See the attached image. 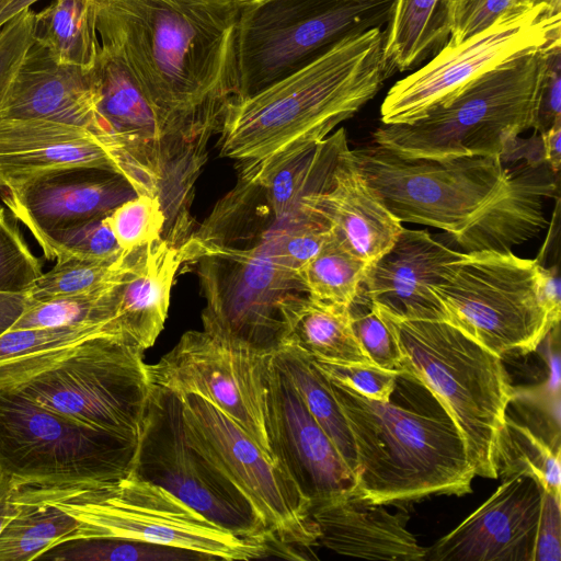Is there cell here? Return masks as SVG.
Masks as SVG:
<instances>
[{
	"label": "cell",
	"mask_w": 561,
	"mask_h": 561,
	"mask_svg": "<svg viewBox=\"0 0 561 561\" xmlns=\"http://www.w3.org/2000/svg\"><path fill=\"white\" fill-rule=\"evenodd\" d=\"M368 264L350 251L333 233L299 273L310 297L350 307L357 298Z\"/></svg>",
	"instance_id": "36"
},
{
	"label": "cell",
	"mask_w": 561,
	"mask_h": 561,
	"mask_svg": "<svg viewBox=\"0 0 561 561\" xmlns=\"http://www.w3.org/2000/svg\"><path fill=\"white\" fill-rule=\"evenodd\" d=\"M119 247L130 252L163 238L165 216L159 197L136 195L106 215Z\"/></svg>",
	"instance_id": "42"
},
{
	"label": "cell",
	"mask_w": 561,
	"mask_h": 561,
	"mask_svg": "<svg viewBox=\"0 0 561 561\" xmlns=\"http://www.w3.org/2000/svg\"><path fill=\"white\" fill-rule=\"evenodd\" d=\"M329 381L355 444L356 494L373 504L405 507L471 492L476 474L465 442L437 399L423 409L398 403L393 393L378 401Z\"/></svg>",
	"instance_id": "3"
},
{
	"label": "cell",
	"mask_w": 561,
	"mask_h": 561,
	"mask_svg": "<svg viewBox=\"0 0 561 561\" xmlns=\"http://www.w3.org/2000/svg\"><path fill=\"white\" fill-rule=\"evenodd\" d=\"M37 560L55 561H183L208 560L193 551L121 539L76 538L46 550Z\"/></svg>",
	"instance_id": "38"
},
{
	"label": "cell",
	"mask_w": 561,
	"mask_h": 561,
	"mask_svg": "<svg viewBox=\"0 0 561 561\" xmlns=\"http://www.w3.org/2000/svg\"><path fill=\"white\" fill-rule=\"evenodd\" d=\"M12 0H0V13Z\"/></svg>",
	"instance_id": "56"
},
{
	"label": "cell",
	"mask_w": 561,
	"mask_h": 561,
	"mask_svg": "<svg viewBox=\"0 0 561 561\" xmlns=\"http://www.w3.org/2000/svg\"><path fill=\"white\" fill-rule=\"evenodd\" d=\"M19 484L11 478L0 472V534L18 512V503L14 492Z\"/></svg>",
	"instance_id": "53"
},
{
	"label": "cell",
	"mask_w": 561,
	"mask_h": 561,
	"mask_svg": "<svg viewBox=\"0 0 561 561\" xmlns=\"http://www.w3.org/2000/svg\"><path fill=\"white\" fill-rule=\"evenodd\" d=\"M273 356L274 353L226 343L204 330H191L149 368L154 385L179 397L195 394L205 399L275 460L268 425Z\"/></svg>",
	"instance_id": "16"
},
{
	"label": "cell",
	"mask_w": 561,
	"mask_h": 561,
	"mask_svg": "<svg viewBox=\"0 0 561 561\" xmlns=\"http://www.w3.org/2000/svg\"><path fill=\"white\" fill-rule=\"evenodd\" d=\"M35 13L25 9L0 28V87L14 73L34 41Z\"/></svg>",
	"instance_id": "47"
},
{
	"label": "cell",
	"mask_w": 561,
	"mask_h": 561,
	"mask_svg": "<svg viewBox=\"0 0 561 561\" xmlns=\"http://www.w3.org/2000/svg\"><path fill=\"white\" fill-rule=\"evenodd\" d=\"M558 47L502 62L419 121L382 124L373 134L375 144L402 158H502L522 133L536 129L549 56Z\"/></svg>",
	"instance_id": "4"
},
{
	"label": "cell",
	"mask_w": 561,
	"mask_h": 561,
	"mask_svg": "<svg viewBox=\"0 0 561 561\" xmlns=\"http://www.w3.org/2000/svg\"><path fill=\"white\" fill-rule=\"evenodd\" d=\"M540 134L542 140V158L550 170L554 174H558L561 164V121L556 122Z\"/></svg>",
	"instance_id": "52"
},
{
	"label": "cell",
	"mask_w": 561,
	"mask_h": 561,
	"mask_svg": "<svg viewBox=\"0 0 561 561\" xmlns=\"http://www.w3.org/2000/svg\"><path fill=\"white\" fill-rule=\"evenodd\" d=\"M34 37L58 62L94 68L100 48L96 0H55L35 13Z\"/></svg>",
	"instance_id": "32"
},
{
	"label": "cell",
	"mask_w": 561,
	"mask_h": 561,
	"mask_svg": "<svg viewBox=\"0 0 561 561\" xmlns=\"http://www.w3.org/2000/svg\"><path fill=\"white\" fill-rule=\"evenodd\" d=\"M99 103L95 67L58 62L35 37L14 73L0 87V118H42L77 125L110 145Z\"/></svg>",
	"instance_id": "20"
},
{
	"label": "cell",
	"mask_w": 561,
	"mask_h": 561,
	"mask_svg": "<svg viewBox=\"0 0 561 561\" xmlns=\"http://www.w3.org/2000/svg\"><path fill=\"white\" fill-rule=\"evenodd\" d=\"M558 45L561 10L543 3L520 4L459 44L445 43L427 64L397 81L381 103V123L419 121L502 62Z\"/></svg>",
	"instance_id": "15"
},
{
	"label": "cell",
	"mask_w": 561,
	"mask_h": 561,
	"mask_svg": "<svg viewBox=\"0 0 561 561\" xmlns=\"http://www.w3.org/2000/svg\"><path fill=\"white\" fill-rule=\"evenodd\" d=\"M313 362L329 379L378 401L390 400L400 374V371L387 370L374 364H343L316 358Z\"/></svg>",
	"instance_id": "46"
},
{
	"label": "cell",
	"mask_w": 561,
	"mask_h": 561,
	"mask_svg": "<svg viewBox=\"0 0 561 561\" xmlns=\"http://www.w3.org/2000/svg\"><path fill=\"white\" fill-rule=\"evenodd\" d=\"M234 1L238 2L240 5L244 7V5H249V4L259 2L261 0H234Z\"/></svg>",
	"instance_id": "55"
},
{
	"label": "cell",
	"mask_w": 561,
	"mask_h": 561,
	"mask_svg": "<svg viewBox=\"0 0 561 561\" xmlns=\"http://www.w3.org/2000/svg\"><path fill=\"white\" fill-rule=\"evenodd\" d=\"M126 256L114 263L58 260L50 271L43 273L36 280L27 297L30 301H44L104 289L121 278Z\"/></svg>",
	"instance_id": "39"
},
{
	"label": "cell",
	"mask_w": 561,
	"mask_h": 561,
	"mask_svg": "<svg viewBox=\"0 0 561 561\" xmlns=\"http://www.w3.org/2000/svg\"><path fill=\"white\" fill-rule=\"evenodd\" d=\"M280 344L297 346L316 359L343 364H373L351 323L350 307L324 302L306 293H291L279 304Z\"/></svg>",
	"instance_id": "27"
},
{
	"label": "cell",
	"mask_w": 561,
	"mask_h": 561,
	"mask_svg": "<svg viewBox=\"0 0 561 561\" xmlns=\"http://www.w3.org/2000/svg\"><path fill=\"white\" fill-rule=\"evenodd\" d=\"M525 4L519 0H444L448 44H459L501 15Z\"/></svg>",
	"instance_id": "45"
},
{
	"label": "cell",
	"mask_w": 561,
	"mask_h": 561,
	"mask_svg": "<svg viewBox=\"0 0 561 561\" xmlns=\"http://www.w3.org/2000/svg\"><path fill=\"white\" fill-rule=\"evenodd\" d=\"M1 195L13 216L41 242L58 230L107 215L137 194L118 173L69 167L1 190Z\"/></svg>",
	"instance_id": "19"
},
{
	"label": "cell",
	"mask_w": 561,
	"mask_h": 561,
	"mask_svg": "<svg viewBox=\"0 0 561 561\" xmlns=\"http://www.w3.org/2000/svg\"><path fill=\"white\" fill-rule=\"evenodd\" d=\"M105 331L116 333L111 324L8 330L0 335V390L24 383Z\"/></svg>",
	"instance_id": "29"
},
{
	"label": "cell",
	"mask_w": 561,
	"mask_h": 561,
	"mask_svg": "<svg viewBox=\"0 0 561 561\" xmlns=\"http://www.w3.org/2000/svg\"><path fill=\"white\" fill-rule=\"evenodd\" d=\"M273 456L310 507L355 488V476L274 362L268 383Z\"/></svg>",
	"instance_id": "17"
},
{
	"label": "cell",
	"mask_w": 561,
	"mask_h": 561,
	"mask_svg": "<svg viewBox=\"0 0 561 561\" xmlns=\"http://www.w3.org/2000/svg\"><path fill=\"white\" fill-rule=\"evenodd\" d=\"M234 0H96L100 44L126 62L165 138L207 150L239 99Z\"/></svg>",
	"instance_id": "1"
},
{
	"label": "cell",
	"mask_w": 561,
	"mask_h": 561,
	"mask_svg": "<svg viewBox=\"0 0 561 561\" xmlns=\"http://www.w3.org/2000/svg\"><path fill=\"white\" fill-rule=\"evenodd\" d=\"M494 466L496 477L502 480L514 476H530L542 489L561 497L560 450L553 449L507 411L496 440Z\"/></svg>",
	"instance_id": "35"
},
{
	"label": "cell",
	"mask_w": 561,
	"mask_h": 561,
	"mask_svg": "<svg viewBox=\"0 0 561 561\" xmlns=\"http://www.w3.org/2000/svg\"><path fill=\"white\" fill-rule=\"evenodd\" d=\"M539 261L510 252H463L432 287L447 322L492 353L526 355L558 325L541 305Z\"/></svg>",
	"instance_id": "9"
},
{
	"label": "cell",
	"mask_w": 561,
	"mask_h": 561,
	"mask_svg": "<svg viewBox=\"0 0 561 561\" xmlns=\"http://www.w3.org/2000/svg\"><path fill=\"white\" fill-rule=\"evenodd\" d=\"M18 512L0 534V561L37 560L49 548L71 538L77 520L36 495L27 485L14 492Z\"/></svg>",
	"instance_id": "31"
},
{
	"label": "cell",
	"mask_w": 561,
	"mask_h": 561,
	"mask_svg": "<svg viewBox=\"0 0 561 561\" xmlns=\"http://www.w3.org/2000/svg\"><path fill=\"white\" fill-rule=\"evenodd\" d=\"M179 249L183 264L194 266L206 301L203 330L229 344L274 353L283 337L280 301L305 293L298 276L276 263L262 241Z\"/></svg>",
	"instance_id": "12"
},
{
	"label": "cell",
	"mask_w": 561,
	"mask_h": 561,
	"mask_svg": "<svg viewBox=\"0 0 561 561\" xmlns=\"http://www.w3.org/2000/svg\"><path fill=\"white\" fill-rule=\"evenodd\" d=\"M274 222L264 187L250 178L238 175L234 188L182 244L252 247L263 240Z\"/></svg>",
	"instance_id": "28"
},
{
	"label": "cell",
	"mask_w": 561,
	"mask_h": 561,
	"mask_svg": "<svg viewBox=\"0 0 561 561\" xmlns=\"http://www.w3.org/2000/svg\"><path fill=\"white\" fill-rule=\"evenodd\" d=\"M48 260L79 259L114 263L125 257L107 222L106 215L58 230L38 242Z\"/></svg>",
	"instance_id": "41"
},
{
	"label": "cell",
	"mask_w": 561,
	"mask_h": 561,
	"mask_svg": "<svg viewBox=\"0 0 561 561\" xmlns=\"http://www.w3.org/2000/svg\"><path fill=\"white\" fill-rule=\"evenodd\" d=\"M393 1L261 0L242 7L239 99L296 72L351 33L386 26Z\"/></svg>",
	"instance_id": "10"
},
{
	"label": "cell",
	"mask_w": 561,
	"mask_h": 561,
	"mask_svg": "<svg viewBox=\"0 0 561 561\" xmlns=\"http://www.w3.org/2000/svg\"><path fill=\"white\" fill-rule=\"evenodd\" d=\"M119 279L93 293L30 301L10 330L108 324L113 327Z\"/></svg>",
	"instance_id": "37"
},
{
	"label": "cell",
	"mask_w": 561,
	"mask_h": 561,
	"mask_svg": "<svg viewBox=\"0 0 561 561\" xmlns=\"http://www.w3.org/2000/svg\"><path fill=\"white\" fill-rule=\"evenodd\" d=\"M274 362L355 476L354 439L327 376L316 366L312 356L294 345L280 344L274 352Z\"/></svg>",
	"instance_id": "30"
},
{
	"label": "cell",
	"mask_w": 561,
	"mask_h": 561,
	"mask_svg": "<svg viewBox=\"0 0 561 561\" xmlns=\"http://www.w3.org/2000/svg\"><path fill=\"white\" fill-rule=\"evenodd\" d=\"M133 472L157 484L217 526L267 546L272 537L248 499L194 446L185 431L181 398L153 386Z\"/></svg>",
	"instance_id": "13"
},
{
	"label": "cell",
	"mask_w": 561,
	"mask_h": 561,
	"mask_svg": "<svg viewBox=\"0 0 561 561\" xmlns=\"http://www.w3.org/2000/svg\"><path fill=\"white\" fill-rule=\"evenodd\" d=\"M137 445L0 390V472L19 485L115 480L133 471Z\"/></svg>",
	"instance_id": "8"
},
{
	"label": "cell",
	"mask_w": 561,
	"mask_h": 561,
	"mask_svg": "<svg viewBox=\"0 0 561 561\" xmlns=\"http://www.w3.org/2000/svg\"><path fill=\"white\" fill-rule=\"evenodd\" d=\"M558 121H561V47L549 56L536 130L542 133Z\"/></svg>",
	"instance_id": "49"
},
{
	"label": "cell",
	"mask_w": 561,
	"mask_h": 561,
	"mask_svg": "<svg viewBox=\"0 0 561 561\" xmlns=\"http://www.w3.org/2000/svg\"><path fill=\"white\" fill-rule=\"evenodd\" d=\"M27 486L77 520L70 539L136 540L193 551L209 560H251L271 553L267 546L217 526L133 471L102 483Z\"/></svg>",
	"instance_id": "6"
},
{
	"label": "cell",
	"mask_w": 561,
	"mask_h": 561,
	"mask_svg": "<svg viewBox=\"0 0 561 561\" xmlns=\"http://www.w3.org/2000/svg\"><path fill=\"white\" fill-rule=\"evenodd\" d=\"M386 506L351 490L310 507L318 542L339 554L368 560H425L427 548L407 528L405 507L390 512Z\"/></svg>",
	"instance_id": "25"
},
{
	"label": "cell",
	"mask_w": 561,
	"mask_h": 561,
	"mask_svg": "<svg viewBox=\"0 0 561 561\" xmlns=\"http://www.w3.org/2000/svg\"><path fill=\"white\" fill-rule=\"evenodd\" d=\"M299 211L325 221L368 265L390 249L403 228L367 182L348 146L339 154L329 183L305 196Z\"/></svg>",
	"instance_id": "22"
},
{
	"label": "cell",
	"mask_w": 561,
	"mask_h": 561,
	"mask_svg": "<svg viewBox=\"0 0 561 561\" xmlns=\"http://www.w3.org/2000/svg\"><path fill=\"white\" fill-rule=\"evenodd\" d=\"M385 27L351 33L316 59L237 100L218 131L220 157L263 187L295 156L355 115L393 73L385 57Z\"/></svg>",
	"instance_id": "2"
},
{
	"label": "cell",
	"mask_w": 561,
	"mask_h": 561,
	"mask_svg": "<svg viewBox=\"0 0 561 561\" xmlns=\"http://www.w3.org/2000/svg\"><path fill=\"white\" fill-rule=\"evenodd\" d=\"M447 37L444 0H394L385 28V57L393 72L405 71Z\"/></svg>",
	"instance_id": "34"
},
{
	"label": "cell",
	"mask_w": 561,
	"mask_h": 561,
	"mask_svg": "<svg viewBox=\"0 0 561 561\" xmlns=\"http://www.w3.org/2000/svg\"><path fill=\"white\" fill-rule=\"evenodd\" d=\"M42 274L41 262L0 206V293L27 294Z\"/></svg>",
	"instance_id": "44"
},
{
	"label": "cell",
	"mask_w": 561,
	"mask_h": 561,
	"mask_svg": "<svg viewBox=\"0 0 561 561\" xmlns=\"http://www.w3.org/2000/svg\"><path fill=\"white\" fill-rule=\"evenodd\" d=\"M537 288L541 305L545 307L551 319L556 323H560V277L556 267H545L540 263L538 264Z\"/></svg>",
	"instance_id": "50"
},
{
	"label": "cell",
	"mask_w": 561,
	"mask_h": 561,
	"mask_svg": "<svg viewBox=\"0 0 561 561\" xmlns=\"http://www.w3.org/2000/svg\"><path fill=\"white\" fill-rule=\"evenodd\" d=\"M332 229L320 218L299 211L273 224L262 242L280 266L296 274L319 252Z\"/></svg>",
	"instance_id": "40"
},
{
	"label": "cell",
	"mask_w": 561,
	"mask_h": 561,
	"mask_svg": "<svg viewBox=\"0 0 561 561\" xmlns=\"http://www.w3.org/2000/svg\"><path fill=\"white\" fill-rule=\"evenodd\" d=\"M183 265L179 247L164 238L127 253L116 287L115 331L146 351L163 330L175 275Z\"/></svg>",
	"instance_id": "26"
},
{
	"label": "cell",
	"mask_w": 561,
	"mask_h": 561,
	"mask_svg": "<svg viewBox=\"0 0 561 561\" xmlns=\"http://www.w3.org/2000/svg\"><path fill=\"white\" fill-rule=\"evenodd\" d=\"M351 150L396 218L450 236L461 231L504 183L505 168L499 156L402 158L376 144Z\"/></svg>",
	"instance_id": "11"
},
{
	"label": "cell",
	"mask_w": 561,
	"mask_h": 561,
	"mask_svg": "<svg viewBox=\"0 0 561 561\" xmlns=\"http://www.w3.org/2000/svg\"><path fill=\"white\" fill-rule=\"evenodd\" d=\"M69 167L118 173L111 146L88 128L42 118H0V190Z\"/></svg>",
	"instance_id": "23"
},
{
	"label": "cell",
	"mask_w": 561,
	"mask_h": 561,
	"mask_svg": "<svg viewBox=\"0 0 561 561\" xmlns=\"http://www.w3.org/2000/svg\"><path fill=\"white\" fill-rule=\"evenodd\" d=\"M541 484L522 474L502 480L471 515L426 550L433 561H534Z\"/></svg>",
	"instance_id": "18"
},
{
	"label": "cell",
	"mask_w": 561,
	"mask_h": 561,
	"mask_svg": "<svg viewBox=\"0 0 561 561\" xmlns=\"http://www.w3.org/2000/svg\"><path fill=\"white\" fill-rule=\"evenodd\" d=\"M462 253L426 230L403 227L390 249L368 266L362 290L375 307L394 318L447 322L432 287Z\"/></svg>",
	"instance_id": "21"
},
{
	"label": "cell",
	"mask_w": 561,
	"mask_h": 561,
	"mask_svg": "<svg viewBox=\"0 0 561 561\" xmlns=\"http://www.w3.org/2000/svg\"><path fill=\"white\" fill-rule=\"evenodd\" d=\"M353 332L370 362L383 369L402 371L396 337L360 289L350 306Z\"/></svg>",
	"instance_id": "43"
},
{
	"label": "cell",
	"mask_w": 561,
	"mask_h": 561,
	"mask_svg": "<svg viewBox=\"0 0 561 561\" xmlns=\"http://www.w3.org/2000/svg\"><path fill=\"white\" fill-rule=\"evenodd\" d=\"M144 352L121 334L101 332L12 389L75 421L138 442L154 386Z\"/></svg>",
	"instance_id": "7"
},
{
	"label": "cell",
	"mask_w": 561,
	"mask_h": 561,
	"mask_svg": "<svg viewBox=\"0 0 561 561\" xmlns=\"http://www.w3.org/2000/svg\"><path fill=\"white\" fill-rule=\"evenodd\" d=\"M543 158L505 168L504 183L458 233L451 236L466 253L510 252L547 226L546 202L558 186Z\"/></svg>",
	"instance_id": "24"
},
{
	"label": "cell",
	"mask_w": 561,
	"mask_h": 561,
	"mask_svg": "<svg viewBox=\"0 0 561 561\" xmlns=\"http://www.w3.org/2000/svg\"><path fill=\"white\" fill-rule=\"evenodd\" d=\"M347 146L345 129L341 127L321 142L295 156L274 173L264 190L275 221L298 214L305 196L325 187L339 154Z\"/></svg>",
	"instance_id": "33"
},
{
	"label": "cell",
	"mask_w": 561,
	"mask_h": 561,
	"mask_svg": "<svg viewBox=\"0 0 561 561\" xmlns=\"http://www.w3.org/2000/svg\"><path fill=\"white\" fill-rule=\"evenodd\" d=\"M28 304L27 294L0 293V335L12 328Z\"/></svg>",
	"instance_id": "51"
},
{
	"label": "cell",
	"mask_w": 561,
	"mask_h": 561,
	"mask_svg": "<svg viewBox=\"0 0 561 561\" xmlns=\"http://www.w3.org/2000/svg\"><path fill=\"white\" fill-rule=\"evenodd\" d=\"M185 431L194 446L248 499L266 526L275 553L301 559L318 543L310 503L285 470L237 423L205 399L181 396Z\"/></svg>",
	"instance_id": "14"
},
{
	"label": "cell",
	"mask_w": 561,
	"mask_h": 561,
	"mask_svg": "<svg viewBox=\"0 0 561 561\" xmlns=\"http://www.w3.org/2000/svg\"><path fill=\"white\" fill-rule=\"evenodd\" d=\"M375 308L396 337L402 371L425 386L460 432L474 474L496 479V440L515 394L503 357L448 322Z\"/></svg>",
	"instance_id": "5"
},
{
	"label": "cell",
	"mask_w": 561,
	"mask_h": 561,
	"mask_svg": "<svg viewBox=\"0 0 561 561\" xmlns=\"http://www.w3.org/2000/svg\"><path fill=\"white\" fill-rule=\"evenodd\" d=\"M561 560V497L542 489L534 561Z\"/></svg>",
	"instance_id": "48"
},
{
	"label": "cell",
	"mask_w": 561,
	"mask_h": 561,
	"mask_svg": "<svg viewBox=\"0 0 561 561\" xmlns=\"http://www.w3.org/2000/svg\"><path fill=\"white\" fill-rule=\"evenodd\" d=\"M520 3L525 4H547L553 9L561 10V0H519Z\"/></svg>",
	"instance_id": "54"
},
{
	"label": "cell",
	"mask_w": 561,
	"mask_h": 561,
	"mask_svg": "<svg viewBox=\"0 0 561 561\" xmlns=\"http://www.w3.org/2000/svg\"><path fill=\"white\" fill-rule=\"evenodd\" d=\"M344 1H362V0H344Z\"/></svg>",
	"instance_id": "57"
}]
</instances>
